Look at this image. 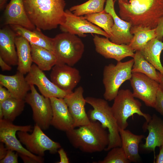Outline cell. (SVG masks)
<instances>
[{
  "mask_svg": "<svg viewBox=\"0 0 163 163\" xmlns=\"http://www.w3.org/2000/svg\"><path fill=\"white\" fill-rule=\"evenodd\" d=\"M130 32L133 36L128 45L134 51H140L148 42L156 37L155 28L151 29L145 27L132 26Z\"/></svg>",
  "mask_w": 163,
  "mask_h": 163,
  "instance_id": "83f0119b",
  "label": "cell"
},
{
  "mask_svg": "<svg viewBox=\"0 0 163 163\" xmlns=\"http://www.w3.org/2000/svg\"><path fill=\"white\" fill-rule=\"evenodd\" d=\"M14 151L8 149L5 157L0 160V163H18V153H15Z\"/></svg>",
  "mask_w": 163,
  "mask_h": 163,
  "instance_id": "836d02e7",
  "label": "cell"
},
{
  "mask_svg": "<svg viewBox=\"0 0 163 163\" xmlns=\"http://www.w3.org/2000/svg\"><path fill=\"white\" fill-rule=\"evenodd\" d=\"M130 81L135 98L144 102L148 107L155 108L159 83L142 73H132Z\"/></svg>",
  "mask_w": 163,
  "mask_h": 163,
  "instance_id": "8fae6325",
  "label": "cell"
},
{
  "mask_svg": "<svg viewBox=\"0 0 163 163\" xmlns=\"http://www.w3.org/2000/svg\"><path fill=\"white\" fill-rule=\"evenodd\" d=\"M60 158V161L59 163H69V161L66 153L62 148H60L58 151Z\"/></svg>",
  "mask_w": 163,
  "mask_h": 163,
  "instance_id": "74e56055",
  "label": "cell"
},
{
  "mask_svg": "<svg viewBox=\"0 0 163 163\" xmlns=\"http://www.w3.org/2000/svg\"><path fill=\"white\" fill-rule=\"evenodd\" d=\"M156 38L158 39L163 41V16L158 20L155 28Z\"/></svg>",
  "mask_w": 163,
  "mask_h": 163,
  "instance_id": "d590c367",
  "label": "cell"
},
{
  "mask_svg": "<svg viewBox=\"0 0 163 163\" xmlns=\"http://www.w3.org/2000/svg\"><path fill=\"white\" fill-rule=\"evenodd\" d=\"M122 146L127 158L130 162H136L140 158L139 152V144L144 138L143 135H136L129 130L119 128Z\"/></svg>",
  "mask_w": 163,
  "mask_h": 163,
  "instance_id": "603a6c76",
  "label": "cell"
},
{
  "mask_svg": "<svg viewBox=\"0 0 163 163\" xmlns=\"http://www.w3.org/2000/svg\"><path fill=\"white\" fill-rule=\"evenodd\" d=\"M23 162L25 163H38V162L32 158L27 155L18 154Z\"/></svg>",
  "mask_w": 163,
  "mask_h": 163,
  "instance_id": "f35d334b",
  "label": "cell"
},
{
  "mask_svg": "<svg viewBox=\"0 0 163 163\" xmlns=\"http://www.w3.org/2000/svg\"><path fill=\"white\" fill-rule=\"evenodd\" d=\"M142 128L149 132L142 147L147 151L155 152L157 147L163 145V120L154 114L150 120L144 123Z\"/></svg>",
  "mask_w": 163,
  "mask_h": 163,
  "instance_id": "ffe728a7",
  "label": "cell"
},
{
  "mask_svg": "<svg viewBox=\"0 0 163 163\" xmlns=\"http://www.w3.org/2000/svg\"><path fill=\"white\" fill-rule=\"evenodd\" d=\"M134 59L125 62L118 61L115 65H106L103 71V82L105 91L104 97L107 101L113 100L121 85L132 77Z\"/></svg>",
  "mask_w": 163,
  "mask_h": 163,
  "instance_id": "8992f818",
  "label": "cell"
},
{
  "mask_svg": "<svg viewBox=\"0 0 163 163\" xmlns=\"http://www.w3.org/2000/svg\"><path fill=\"white\" fill-rule=\"evenodd\" d=\"M53 45L57 63L72 66L81 59L85 50L84 45L80 38L67 32H63L53 38Z\"/></svg>",
  "mask_w": 163,
  "mask_h": 163,
  "instance_id": "52a82bcc",
  "label": "cell"
},
{
  "mask_svg": "<svg viewBox=\"0 0 163 163\" xmlns=\"http://www.w3.org/2000/svg\"><path fill=\"white\" fill-rule=\"evenodd\" d=\"M111 107L112 112L119 128L126 129L128 126L127 120L134 114L143 117L148 121L151 116L141 110L142 104L134 96L129 89L119 90Z\"/></svg>",
  "mask_w": 163,
  "mask_h": 163,
  "instance_id": "5b68a950",
  "label": "cell"
},
{
  "mask_svg": "<svg viewBox=\"0 0 163 163\" xmlns=\"http://www.w3.org/2000/svg\"><path fill=\"white\" fill-rule=\"evenodd\" d=\"M157 73L160 78L159 87L163 91V76L159 72L157 71Z\"/></svg>",
  "mask_w": 163,
  "mask_h": 163,
  "instance_id": "7bdbcfd3",
  "label": "cell"
},
{
  "mask_svg": "<svg viewBox=\"0 0 163 163\" xmlns=\"http://www.w3.org/2000/svg\"><path fill=\"white\" fill-rule=\"evenodd\" d=\"M32 128L30 125H16L8 120L3 118L0 119V141L5 145L8 149L15 151L18 154L29 156L35 159L38 163H43L44 159L42 157L32 154L24 148L16 136L17 132H32Z\"/></svg>",
  "mask_w": 163,
  "mask_h": 163,
  "instance_id": "30bf717a",
  "label": "cell"
},
{
  "mask_svg": "<svg viewBox=\"0 0 163 163\" xmlns=\"http://www.w3.org/2000/svg\"><path fill=\"white\" fill-rule=\"evenodd\" d=\"M159 147V153L156 157L155 163H163V145Z\"/></svg>",
  "mask_w": 163,
  "mask_h": 163,
  "instance_id": "60d3db41",
  "label": "cell"
},
{
  "mask_svg": "<svg viewBox=\"0 0 163 163\" xmlns=\"http://www.w3.org/2000/svg\"><path fill=\"white\" fill-rule=\"evenodd\" d=\"M93 40L96 51L105 58L113 59L118 62L134 56V51L128 45L117 44L108 38L101 37L97 34L94 36Z\"/></svg>",
  "mask_w": 163,
  "mask_h": 163,
  "instance_id": "9a60e30c",
  "label": "cell"
},
{
  "mask_svg": "<svg viewBox=\"0 0 163 163\" xmlns=\"http://www.w3.org/2000/svg\"><path fill=\"white\" fill-rule=\"evenodd\" d=\"M98 163H129L121 146L113 148L108 151L104 159L98 161Z\"/></svg>",
  "mask_w": 163,
  "mask_h": 163,
  "instance_id": "d6a6232c",
  "label": "cell"
},
{
  "mask_svg": "<svg viewBox=\"0 0 163 163\" xmlns=\"http://www.w3.org/2000/svg\"><path fill=\"white\" fill-rule=\"evenodd\" d=\"M155 109L163 115V91L160 87L157 93L156 104Z\"/></svg>",
  "mask_w": 163,
  "mask_h": 163,
  "instance_id": "e575fe53",
  "label": "cell"
},
{
  "mask_svg": "<svg viewBox=\"0 0 163 163\" xmlns=\"http://www.w3.org/2000/svg\"><path fill=\"white\" fill-rule=\"evenodd\" d=\"M25 103L24 100L12 97L0 103L3 118L13 122L24 110Z\"/></svg>",
  "mask_w": 163,
  "mask_h": 163,
  "instance_id": "f1b7e54d",
  "label": "cell"
},
{
  "mask_svg": "<svg viewBox=\"0 0 163 163\" xmlns=\"http://www.w3.org/2000/svg\"><path fill=\"white\" fill-rule=\"evenodd\" d=\"M133 58L134 62L132 69V73H143L159 83L160 78L156 69L144 58L140 51H136Z\"/></svg>",
  "mask_w": 163,
  "mask_h": 163,
  "instance_id": "f546056e",
  "label": "cell"
},
{
  "mask_svg": "<svg viewBox=\"0 0 163 163\" xmlns=\"http://www.w3.org/2000/svg\"><path fill=\"white\" fill-rule=\"evenodd\" d=\"M51 81L60 89L71 93L81 78L76 68L63 63H57L53 67L50 75Z\"/></svg>",
  "mask_w": 163,
  "mask_h": 163,
  "instance_id": "4fadbf2b",
  "label": "cell"
},
{
  "mask_svg": "<svg viewBox=\"0 0 163 163\" xmlns=\"http://www.w3.org/2000/svg\"><path fill=\"white\" fill-rule=\"evenodd\" d=\"M25 78L29 84L36 85L42 95L46 97L64 98L71 93L59 88L49 79L43 71L35 64L32 65Z\"/></svg>",
  "mask_w": 163,
  "mask_h": 163,
  "instance_id": "5bb4252c",
  "label": "cell"
},
{
  "mask_svg": "<svg viewBox=\"0 0 163 163\" xmlns=\"http://www.w3.org/2000/svg\"><path fill=\"white\" fill-rule=\"evenodd\" d=\"M121 18L132 26L155 28L163 16V0H118Z\"/></svg>",
  "mask_w": 163,
  "mask_h": 163,
  "instance_id": "6da1fadb",
  "label": "cell"
},
{
  "mask_svg": "<svg viewBox=\"0 0 163 163\" xmlns=\"http://www.w3.org/2000/svg\"><path fill=\"white\" fill-rule=\"evenodd\" d=\"M15 44L18 59L17 69L26 74L30 71L33 62L30 44L24 37L17 34L15 37Z\"/></svg>",
  "mask_w": 163,
  "mask_h": 163,
  "instance_id": "d4e9b609",
  "label": "cell"
},
{
  "mask_svg": "<svg viewBox=\"0 0 163 163\" xmlns=\"http://www.w3.org/2000/svg\"><path fill=\"white\" fill-rule=\"evenodd\" d=\"M4 25H18L33 30L36 28L26 12L23 0H11L4 13Z\"/></svg>",
  "mask_w": 163,
  "mask_h": 163,
  "instance_id": "d6986e66",
  "label": "cell"
},
{
  "mask_svg": "<svg viewBox=\"0 0 163 163\" xmlns=\"http://www.w3.org/2000/svg\"><path fill=\"white\" fill-rule=\"evenodd\" d=\"M86 103L93 108L87 113L91 121H98L106 129L109 136V143L105 151L121 146L122 143L119 127L113 114L111 107L105 99L91 97L85 98Z\"/></svg>",
  "mask_w": 163,
  "mask_h": 163,
  "instance_id": "277c9868",
  "label": "cell"
},
{
  "mask_svg": "<svg viewBox=\"0 0 163 163\" xmlns=\"http://www.w3.org/2000/svg\"><path fill=\"white\" fill-rule=\"evenodd\" d=\"M106 1L88 0L82 4L73 6L69 10L77 16L101 12L104 10V5Z\"/></svg>",
  "mask_w": 163,
  "mask_h": 163,
  "instance_id": "4dcf8cb0",
  "label": "cell"
},
{
  "mask_svg": "<svg viewBox=\"0 0 163 163\" xmlns=\"http://www.w3.org/2000/svg\"><path fill=\"white\" fill-rule=\"evenodd\" d=\"M7 0H0V10H2L5 8Z\"/></svg>",
  "mask_w": 163,
  "mask_h": 163,
  "instance_id": "ee69618b",
  "label": "cell"
},
{
  "mask_svg": "<svg viewBox=\"0 0 163 163\" xmlns=\"http://www.w3.org/2000/svg\"><path fill=\"white\" fill-rule=\"evenodd\" d=\"M27 132L18 131V138L28 151L36 155L43 157L46 151H49L51 154H54L58 152V150L61 147L59 143L51 139L36 124L35 125L31 134Z\"/></svg>",
  "mask_w": 163,
  "mask_h": 163,
  "instance_id": "ba28073f",
  "label": "cell"
},
{
  "mask_svg": "<svg viewBox=\"0 0 163 163\" xmlns=\"http://www.w3.org/2000/svg\"><path fill=\"white\" fill-rule=\"evenodd\" d=\"M78 127L66 132L74 148L87 153L105 150L109 143V134L99 122L91 121L89 124Z\"/></svg>",
  "mask_w": 163,
  "mask_h": 163,
  "instance_id": "3957f363",
  "label": "cell"
},
{
  "mask_svg": "<svg viewBox=\"0 0 163 163\" xmlns=\"http://www.w3.org/2000/svg\"><path fill=\"white\" fill-rule=\"evenodd\" d=\"M115 1L106 0L104 11L112 16L114 24L111 30L110 41L119 44L129 45L131 42L133 35L130 32L132 25L129 22L119 18L116 13L114 8Z\"/></svg>",
  "mask_w": 163,
  "mask_h": 163,
  "instance_id": "e0dca14e",
  "label": "cell"
},
{
  "mask_svg": "<svg viewBox=\"0 0 163 163\" xmlns=\"http://www.w3.org/2000/svg\"><path fill=\"white\" fill-rule=\"evenodd\" d=\"M3 144L2 142H1L0 144V160L5 157L8 150L6 147H5Z\"/></svg>",
  "mask_w": 163,
  "mask_h": 163,
  "instance_id": "b9f144b4",
  "label": "cell"
},
{
  "mask_svg": "<svg viewBox=\"0 0 163 163\" xmlns=\"http://www.w3.org/2000/svg\"><path fill=\"white\" fill-rule=\"evenodd\" d=\"M52 109L51 125L66 132L73 128L74 122L64 98H50Z\"/></svg>",
  "mask_w": 163,
  "mask_h": 163,
  "instance_id": "ac0fdd59",
  "label": "cell"
},
{
  "mask_svg": "<svg viewBox=\"0 0 163 163\" xmlns=\"http://www.w3.org/2000/svg\"><path fill=\"white\" fill-rule=\"evenodd\" d=\"M163 50V42L156 37L148 42L140 50L144 58L152 64L163 76V66L160 61Z\"/></svg>",
  "mask_w": 163,
  "mask_h": 163,
  "instance_id": "4316f807",
  "label": "cell"
},
{
  "mask_svg": "<svg viewBox=\"0 0 163 163\" xmlns=\"http://www.w3.org/2000/svg\"><path fill=\"white\" fill-rule=\"evenodd\" d=\"M30 45L32 61L41 70L49 71L57 63V58L53 51L41 46Z\"/></svg>",
  "mask_w": 163,
  "mask_h": 163,
  "instance_id": "484cf974",
  "label": "cell"
},
{
  "mask_svg": "<svg viewBox=\"0 0 163 163\" xmlns=\"http://www.w3.org/2000/svg\"><path fill=\"white\" fill-rule=\"evenodd\" d=\"M23 0L27 16L36 28L50 30L64 21V0Z\"/></svg>",
  "mask_w": 163,
  "mask_h": 163,
  "instance_id": "7a4b0ae2",
  "label": "cell"
},
{
  "mask_svg": "<svg viewBox=\"0 0 163 163\" xmlns=\"http://www.w3.org/2000/svg\"><path fill=\"white\" fill-rule=\"evenodd\" d=\"M0 85V103L7 99L12 97L9 91Z\"/></svg>",
  "mask_w": 163,
  "mask_h": 163,
  "instance_id": "8d00e7d4",
  "label": "cell"
},
{
  "mask_svg": "<svg viewBox=\"0 0 163 163\" xmlns=\"http://www.w3.org/2000/svg\"><path fill=\"white\" fill-rule=\"evenodd\" d=\"M65 21L59 25L60 29L63 32L82 37L86 36L85 34L90 33L110 38L109 35L105 31L85 19L83 16H76L68 9L65 10Z\"/></svg>",
  "mask_w": 163,
  "mask_h": 163,
  "instance_id": "7c38bea8",
  "label": "cell"
},
{
  "mask_svg": "<svg viewBox=\"0 0 163 163\" xmlns=\"http://www.w3.org/2000/svg\"><path fill=\"white\" fill-rule=\"evenodd\" d=\"M17 34L8 25L0 30V57L10 66L18 65L15 39Z\"/></svg>",
  "mask_w": 163,
  "mask_h": 163,
  "instance_id": "44dd1931",
  "label": "cell"
},
{
  "mask_svg": "<svg viewBox=\"0 0 163 163\" xmlns=\"http://www.w3.org/2000/svg\"><path fill=\"white\" fill-rule=\"evenodd\" d=\"M24 74L18 71L14 75L0 74V85L6 88L13 97L24 100L30 90V85L26 81Z\"/></svg>",
  "mask_w": 163,
  "mask_h": 163,
  "instance_id": "7402d4cb",
  "label": "cell"
},
{
  "mask_svg": "<svg viewBox=\"0 0 163 163\" xmlns=\"http://www.w3.org/2000/svg\"><path fill=\"white\" fill-rule=\"evenodd\" d=\"M116 0H118H118H115V1H116Z\"/></svg>",
  "mask_w": 163,
  "mask_h": 163,
  "instance_id": "f6af8a7d",
  "label": "cell"
},
{
  "mask_svg": "<svg viewBox=\"0 0 163 163\" xmlns=\"http://www.w3.org/2000/svg\"><path fill=\"white\" fill-rule=\"evenodd\" d=\"M0 66L2 70L3 71H10L12 69L11 66L5 62L0 57Z\"/></svg>",
  "mask_w": 163,
  "mask_h": 163,
  "instance_id": "ab89813d",
  "label": "cell"
},
{
  "mask_svg": "<svg viewBox=\"0 0 163 163\" xmlns=\"http://www.w3.org/2000/svg\"><path fill=\"white\" fill-rule=\"evenodd\" d=\"M9 26L18 35L24 37L30 44L41 46L54 52L53 38L44 35L41 30L36 28L31 30L18 25Z\"/></svg>",
  "mask_w": 163,
  "mask_h": 163,
  "instance_id": "cb8c5ba5",
  "label": "cell"
},
{
  "mask_svg": "<svg viewBox=\"0 0 163 163\" xmlns=\"http://www.w3.org/2000/svg\"><path fill=\"white\" fill-rule=\"evenodd\" d=\"M84 17L92 24L103 29L110 37L114 21L110 13L106 12L104 10L101 12L86 14Z\"/></svg>",
  "mask_w": 163,
  "mask_h": 163,
  "instance_id": "1f68e13d",
  "label": "cell"
},
{
  "mask_svg": "<svg viewBox=\"0 0 163 163\" xmlns=\"http://www.w3.org/2000/svg\"><path fill=\"white\" fill-rule=\"evenodd\" d=\"M83 93V88L80 86L64 98L73 118L74 128L88 124L91 122L86 112V102Z\"/></svg>",
  "mask_w": 163,
  "mask_h": 163,
  "instance_id": "2e32d148",
  "label": "cell"
},
{
  "mask_svg": "<svg viewBox=\"0 0 163 163\" xmlns=\"http://www.w3.org/2000/svg\"><path fill=\"white\" fill-rule=\"evenodd\" d=\"M30 85V92L24 100L31 107L33 118L35 124L42 130H46L50 125L52 117V109L50 98L40 94L34 85Z\"/></svg>",
  "mask_w": 163,
  "mask_h": 163,
  "instance_id": "9c48e42d",
  "label": "cell"
}]
</instances>
